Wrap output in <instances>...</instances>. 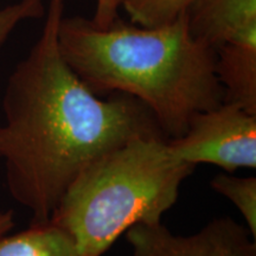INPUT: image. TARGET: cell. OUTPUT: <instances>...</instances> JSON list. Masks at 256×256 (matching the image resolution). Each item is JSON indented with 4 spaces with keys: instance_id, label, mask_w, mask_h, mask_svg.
Instances as JSON below:
<instances>
[{
    "instance_id": "obj_7",
    "label": "cell",
    "mask_w": 256,
    "mask_h": 256,
    "mask_svg": "<svg viewBox=\"0 0 256 256\" xmlns=\"http://www.w3.org/2000/svg\"><path fill=\"white\" fill-rule=\"evenodd\" d=\"M216 75L223 102L256 115V46H224L216 50Z\"/></svg>"
},
{
    "instance_id": "obj_12",
    "label": "cell",
    "mask_w": 256,
    "mask_h": 256,
    "mask_svg": "<svg viewBox=\"0 0 256 256\" xmlns=\"http://www.w3.org/2000/svg\"><path fill=\"white\" fill-rule=\"evenodd\" d=\"M119 0H96V8L92 22L98 26H108L118 19Z\"/></svg>"
},
{
    "instance_id": "obj_11",
    "label": "cell",
    "mask_w": 256,
    "mask_h": 256,
    "mask_svg": "<svg viewBox=\"0 0 256 256\" xmlns=\"http://www.w3.org/2000/svg\"><path fill=\"white\" fill-rule=\"evenodd\" d=\"M46 2L48 0H17L0 8V50L22 23L44 17Z\"/></svg>"
},
{
    "instance_id": "obj_2",
    "label": "cell",
    "mask_w": 256,
    "mask_h": 256,
    "mask_svg": "<svg viewBox=\"0 0 256 256\" xmlns=\"http://www.w3.org/2000/svg\"><path fill=\"white\" fill-rule=\"evenodd\" d=\"M58 46L92 92L136 98L152 112L168 140L183 136L194 115L223 102L216 51L192 36L185 14L156 28L118 19L98 26L92 19L64 16Z\"/></svg>"
},
{
    "instance_id": "obj_5",
    "label": "cell",
    "mask_w": 256,
    "mask_h": 256,
    "mask_svg": "<svg viewBox=\"0 0 256 256\" xmlns=\"http://www.w3.org/2000/svg\"><path fill=\"white\" fill-rule=\"evenodd\" d=\"M132 256H256V238L230 217L211 220L192 235H174L162 222L127 230Z\"/></svg>"
},
{
    "instance_id": "obj_10",
    "label": "cell",
    "mask_w": 256,
    "mask_h": 256,
    "mask_svg": "<svg viewBox=\"0 0 256 256\" xmlns=\"http://www.w3.org/2000/svg\"><path fill=\"white\" fill-rule=\"evenodd\" d=\"M192 0H124L130 23L144 28L162 26L183 16Z\"/></svg>"
},
{
    "instance_id": "obj_14",
    "label": "cell",
    "mask_w": 256,
    "mask_h": 256,
    "mask_svg": "<svg viewBox=\"0 0 256 256\" xmlns=\"http://www.w3.org/2000/svg\"><path fill=\"white\" fill-rule=\"evenodd\" d=\"M119 2H120V6H121V4H122V2H124V0H119Z\"/></svg>"
},
{
    "instance_id": "obj_4",
    "label": "cell",
    "mask_w": 256,
    "mask_h": 256,
    "mask_svg": "<svg viewBox=\"0 0 256 256\" xmlns=\"http://www.w3.org/2000/svg\"><path fill=\"white\" fill-rule=\"evenodd\" d=\"M182 162L218 166L226 174L256 168V115L222 102L192 118L183 136L168 140Z\"/></svg>"
},
{
    "instance_id": "obj_1",
    "label": "cell",
    "mask_w": 256,
    "mask_h": 256,
    "mask_svg": "<svg viewBox=\"0 0 256 256\" xmlns=\"http://www.w3.org/2000/svg\"><path fill=\"white\" fill-rule=\"evenodd\" d=\"M64 5L48 0L40 36L2 96L0 160L10 194L31 223L49 222L76 176L104 153L134 138H166L142 102L96 95L70 68L58 46Z\"/></svg>"
},
{
    "instance_id": "obj_6",
    "label": "cell",
    "mask_w": 256,
    "mask_h": 256,
    "mask_svg": "<svg viewBox=\"0 0 256 256\" xmlns=\"http://www.w3.org/2000/svg\"><path fill=\"white\" fill-rule=\"evenodd\" d=\"M185 16L192 36L215 51L256 46V0H192Z\"/></svg>"
},
{
    "instance_id": "obj_3",
    "label": "cell",
    "mask_w": 256,
    "mask_h": 256,
    "mask_svg": "<svg viewBox=\"0 0 256 256\" xmlns=\"http://www.w3.org/2000/svg\"><path fill=\"white\" fill-rule=\"evenodd\" d=\"M194 168L172 153L166 138H134L86 166L50 220L81 256H102L132 226L162 222Z\"/></svg>"
},
{
    "instance_id": "obj_9",
    "label": "cell",
    "mask_w": 256,
    "mask_h": 256,
    "mask_svg": "<svg viewBox=\"0 0 256 256\" xmlns=\"http://www.w3.org/2000/svg\"><path fill=\"white\" fill-rule=\"evenodd\" d=\"M210 186L235 206L252 238H256V177H238L232 174H217Z\"/></svg>"
},
{
    "instance_id": "obj_8",
    "label": "cell",
    "mask_w": 256,
    "mask_h": 256,
    "mask_svg": "<svg viewBox=\"0 0 256 256\" xmlns=\"http://www.w3.org/2000/svg\"><path fill=\"white\" fill-rule=\"evenodd\" d=\"M0 256H81L68 232L54 222L31 223L14 235L0 236Z\"/></svg>"
},
{
    "instance_id": "obj_13",
    "label": "cell",
    "mask_w": 256,
    "mask_h": 256,
    "mask_svg": "<svg viewBox=\"0 0 256 256\" xmlns=\"http://www.w3.org/2000/svg\"><path fill=\"white\" fill-rule=\"evenodd\" d=\"M14 212L11 209L0 210V236L8 234L14 228Z\"/></svg>"
}]
</instances>
